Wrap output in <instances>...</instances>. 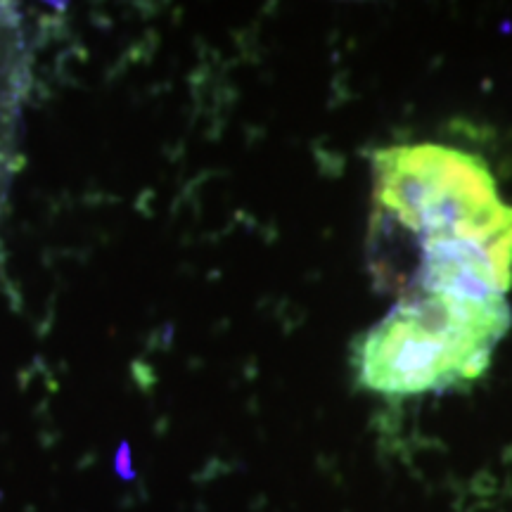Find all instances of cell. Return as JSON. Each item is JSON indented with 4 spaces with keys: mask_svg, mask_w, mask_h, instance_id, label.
Wrapping results in <instances>:
<instances>
[{
    "mask_svg": "<svg viewBox=\"0 0 512 512\" xmlns=\"http://www.w3.org/2000/svg\"><path fill=\"white\" fill-rule=\"evenodd\" d=\"M375 252L399 247L413 266L406 287L512 285V207L489 166L456 147L418 143L377 152L373 162Z\"/></svg>",
    "mask_w": 512,
    "mask_h": 512,
    "instance_id": "6da1fadb",
    "label": "cell"
},
{
    "mask_svg": "<svg viewBox=\"0 0 512 512\" xmlns=\"http://www.w3.org/2000/svg\"><path fill=\"white\" fill-rule=\"evenodd\" d=\"M512 325L508 297L486 290L403 292L356 351L358 380L387 399L432 394L470 382Z\"/></svg>",
    "mask_w": 512,
    "mask_h": 512,
    "instance_id": "7a4b0ae2",
    "label": "cell"
}]
</instances>
